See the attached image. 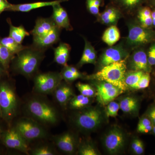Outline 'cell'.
Segmentation results:
<instances>
[{"mask_svg":"<svg viewBox=\"0 0 155 155\" xmlns=\"http://www.w3.org/2000/svg\"><path fill=\"white\" fill-rule=\"evenodd\" d=\"M44 51L32 46L27 47L14 57L11 64L12 69L25 77H31L37 72L44 58Z\"/></svg>","mask_w":155,"mask_h":155,"instance_id":"6da1fadb","label":"cell"},{"mask_svg":"<svg viewBox=\"0 0 155 155\" xmlns=\"http://www.w3.org/2000/svg\"><path fill=\"white\" fill-rule=\"evenodd\" d=\"M25 110L28 117L44 125H54L60 120L56 108L44 99L33 97L26 103Z\"/></svg>","mask_w":155,"mask_h":155,"instance_id":"7a4b0ae2","label":"cell"},{"mask_svg":"<svg viewBox=\"0 0 155 155\" xmlns=\"http://www.w3.org/2000/svg\"><path fill=\"white\" fill-rule=\"evenodd\" d=\"M0 79V108L2 120L11 125L17 116L19 101L13 83L10 81Z\"/></svg>","mask_w":155,"mask_h":155,"instance_id":"3957f363","label":"cell"},{"mask_svg":"<svg viewBox=\"0 0 155 155\" xmlns=\"http://www.w3.org/2000/svg\"><path fill=\"white\" fill-rule=\"evenodd\" d=\"M127 58L103 67L99 71L87 76V78L106 81L125 91L128 88L125 83Z\"/></svg>","mask_w":155,"mask_h":155,"instance_id":"277c9868","label":"cell"},{"mask_svg":"<svg viewBox=\"0 0 155 155\" xmlns=\"http://www.w3.org/2000/svg\"><path fill=\"white\" fill-rule=\"evenodd\" d=\"M104 120L102 110L100 108L91 106L78 110L72 118L75 126L85 132L96 130L102 124Z\"/></svg>","mask_w":155,"mask_h":155,"instance_id":"5b68a950","label":"cell"},{"mask_svg":"<svg viewBox=\"0 0 155 155\" xmlns=\"http://www.w3.org/2000/svg\"><path fill=\"white\" fill-rule=\"evenodd\" d=\"M155 42V30L142 27L139 22L132 23L128 28L127 43L132 48L145 47Z\"/></svg>","mask_w":155,"mask_h":155,"instance_id":"8992f818","label":"cell"},{"mask_svg":"<svg viewBox=\"0 0 155 155\" xmlns=\"http://www.w3.org/2000/svg\"><path fill=\"white\" fill-rule=\"evenodd\" d=\"M41 124L29 117L21 118L14 126L27 142L45 138L47 132Z\"/></svg>","mask_w":155,"mask_h":155,"instance_id":"52a82bcc","label":"cell"},{"mask_svg":"<svg viewBox=\"0 0 155 155\" xmlns=\"http://www.w3.org/2000/svg\"><path fill=\"white\" fill-rule=\"evenodd\" d=\"M63 80L61 73L58 72L38 74L34 80L35 91L41 94H51Z\"/></svg>","mask_w":155,"mask_h":155,"instance_id":"ba28073f","label":"cell"},{"mask_svg":"<svg viewBox=\"0 0 155 155\" xmlns=\"http://www.w3.org/2000/svg\"><path fill=\"white\" fill-rule=\"evenodd\" d=\"M127 137L124 131L117 126L108 130L103 139V144L107 151L111 154L122 152L126 144Z\"/></svg>","mask_w":155,"mask_h":155,"instance_id":"9c48e42d","label":"cell"},{"mask_svg":"<svg viewBox=\"0 0 155 155\" xmlns=\"http://www.w3.org/2000/svg\"><path fill=\"white\" fill-rule=\"evenodd\" d=\"M2 143L6 147L28 154L30 150L28 142L14 127H10L2 134L0 137Z\"/></svg>","mask_w":155,"mask_h":155,"instance_id":"30bf717a","label":"cell"},{"mask_svg":"<svg viewBox=\"0 0 155 155\" xmlns=\"http://www.w3.org/2000/svg\"><path fill=\"white\" fill-rule=\"evenodd\" d=\"M96 84L97 89V96L99 102L103 105L107 104L116 98L123 93L121 89L113 84L104 81H100Z\"/></svg>","mask_w":155,"mask_h":155,"instance_id":"8fae6325","label":"cell"},{"mask_svg":"<svg viewBox=\"0 0 155 155\" xmlns=\"http://www.w3.org/2000/svg\"><path fill=\"white\" fill-rule=\"evenodd\" d=\"M128 53L121 45L108 48L102 54L99 60L101 68L128 58Z\"/></svg>","mask_w":155,"mask_h":155,"instance_id":"7c38bea8","label":"cell"},{"mask_svg":"<svg viewBox=\"0 0 155 155\" xmlns=\"http://www.w3.org/2000/svg\"><path fill=\"white\" fill-rule=\"evenodd\" d=\"M52 139L57 147L65 153L72 154L77 150V139L71 132L68 131L54 136Z\"/></svg>","mask_w":155,"mask_h":155,"instance_id":"4fadbf2b","label":"cell"},{"mask_svg":"<svg viewBox=\"0 0 155 155\" xmlns=\"http://www.w3.org/2000/svg\"><path fill=\"white\" fill-rule=\"evenodd\" d=\"M129 68L133 71H141L150 73L153 68L147 60V51L145 47L137 48L132 54L129 63Z\"/></svg>","mask_w":155,"mask_h":155,"instance_id":"5bb4252c","label":"cell"},{"mask_svg":"<svg viewBox=\"0 0 155 155\" xmlns=\"http://www.w3.org/2000/svg\"><path fill=\"white\" fill-rule=\"evenodd\" d=\"M61 28L56 26L50 32L41 37H33L32 46L45 51L58 42L60 36Z\"/></svg>","mask_w":155,"mask_h":155,"instance_id":"9a60e30c","label":"cell"},{"mask_svg":"<svg viewBox=\"0 0 155 155\" xmlns=\"http://www.w3.org/2000/svg\"><path fill=\"white\" fill-rule=\"evenodd\" d=\"M68 0H56L51 2H37L27 3V4H10L8 8L6 9L5 11H14V12H28L39 8L47 6H52L61 3L66 2Z\"/></svg>","mask_w":155,"mask_h":155,"instance_id":"2e32d148","label":"cell"},{"mask_svg":"<svg viewBox=\"0 0 155 155\" xmlns=\"http://www.w3.org/2000/svg\"><path fill=\"white\" fill-rule=\"evenodd\" d=\"M53 12L52 19L59 28L71 31L73 28L69 20L67 11L61 6V4L53 6Z\"/></svg>","mask_w":155,"mask_h":155,"instance_id":"e0dca14e","label":"cell"},{"mask_svg":"<svg viewBox=\"0 0 155 155\" xmlns=\"http://www.w3.org/2000/svg\"><path fill=\"white\" fill-rule=\"evenodd\" d=\"M52 94L56 101L63 107H66L74 96L72 87L63 81L56 87Z\"/></svg>","mask_w":155,"mask_h":155,"instance_id":"ac0fdd59","label":"cell"},{"mask_svg":"<svg viewBox=\"0 0 155 155\" xmlns=\"http://www.w3.org/2000/svg\"><path fill=\"white\" fill-rule=\"evenodd\" d=\"M56 26L51 18H39L37 19L34 28L31 31L33 37H41L50 32Z\"/></svg>","mask_w":155,"mask_h":155,"instance_id":"d6986e66","label":"cell"},{"mask_svg":"<svg viewBox=\"0 0 155 155\" xmlns=\"http://www.w3.org/2000/svg\"><path fill=\"white\" fill-rule=\"evenodd\" d=\"M120 109L122 112L127 114L137 115L140 109V101L133 96L124 97L119 103Z\"/></svg>","mask_w":155,"mask_h":155,"instance_id":"ffe728a7","label":"cell"},{"mask_svg":"<svg viewBox=\"0 0 155 155\" xmlns=\"http://www.w3.org/2000/svg\"><path fill=\"white\" fill-rule=\"evenodd\" d=\"M70 50L71 48L69 45L65 43H61L58 47L54 49V61L59 65L64 67L67 66Z\"/></svg>","mask_w":155,"mask_h":155,"instance_id":"44dd1931","label":"cell"},{"mask_svg":"<svg viewBox=\"0 0 155 155\" xmlns=\"http://www.w3.org/2000/svg\"><path fill=\"white\" fill-rule=\"evenodd\" d=\"M85 45L83 54L78 64V66L82 67L85 64H95L96 63L97 52L91 43L84 38Z\"/></svg>","mask_w":155,"mask_h":155,"instance_id":"7402d4cb","label":"cell"},{"mask_svg":"<svg viewBox=\"0 0 155 155\" xmlns=\"http://www.w3.org/2000/svg\"><path fill=\"white\" fill-rule=\"evenodd\" d=\"M151 8L150 6H141L138 9V22L142 27L153 28Z\"/></svg>","mask_w":155,"mask_h":155,"instance_id":"603a6c76","label":"cell"},{"mask_svg":"<svg viewBox=\"0 0 155 155\" xmlns=\"http://www.w3.org/2000/svg\"><path fill=\"white\" fill-rule=\"evenodd\" d=\"M7 21L10 26L9 36L14 39L18 43L22 44V41L25 37L29 36V32L25 30L22 25L19 26L13 25L10 18H8Z\"/></svg>","mask_w":155,"mask_h":155,"instance_id":"cb8c5ba5","label":"cell"},{"mask_svg":"<svg viewBox=\"0 0 155 155\" xmlns=\"http://www.w3.org/2000/svg\"><path fill=\"white\" fill-rule=\"evenodd\" d=\"M120 38V31L118 27L114 25H111L107 28L102 37L103 41L110 47L119 41Z\"/></svg>","mask_w":155,"mask_h":155,"instance_id":"d4e9b609","label":"cell"},{"mask_svg":"<svg viewBox=\"0 0 155 155\" xmlns=\"http://www.w3.org/2000/svg\"><path fill=\"white\" fill-rule=\"evenodd\" d=\"M120 17V13L119 10L115 7H110L101 14L100 18L104 24L111 25L117 22Z\"/></svg>","mask_w":155,"mask_h":155,"instance_id":"484cf974","label":"cell"},{"mask_svg":"<svg viewBox=\"0 0 155 155\" xmlns=\"http://www.w3.org/2000/svg\"><path fill=\"white\" fill-rule=\"evenodd\" d=\"M92 97L80 94L72 97L69 101V106L72 109L80 110L90 106L92 102Z\"/></svg>","mask_w":155,"mask_h":155,"instance_id":"4316f807","label":"cell"},{"mask_svg":"<svg viewBox=\"0 0 155 155\" xmlns=\"http://www.w3.org/2000/svg\"><path fill=\"white\" fill-rule=\"evenodd\" d=\"M63 80L67 82L74 81L78 78H83V74L75 67L68 65L64 66L61 72Z\"/></svg>","mask_w":155,"mask_h":155,"instance_id":"83f0119b","label":"cell"},{"mask_svg":"<svg viewBox=\"0 0 155 155\" xmlns=\"http://www.w3.org/2000/svg\"><path fill=\"white\" fill-rule=\"evenodd\" d=\"M0 43L7 48L14 55L17 54L27 47L24 46L22 44L18 43L10 36L0 39Z\"/></svg>","mask_w":155,"mask_h":155,"instance_id":"f1b7e54d","label":"cell"},{"mask_svg":"<svg viewBox=\"0 0 155 155\" xmlns=\"http://www.w3.org/2000/svg\"><path fill=\"white\" fill-rule=\"evenodd\" d=\"M15 56V55L12 54L7 48L0 43V62L8 72L10 64Z\"/></svg>","mask_w":155,"mask_h":155,"instance_id":"f546056e","label":"cell"},{"mask_svg":"<svg viewBox=\"0 0 155 155\" xmlns=\"http://www.w3.org/2000/svg\"><path fill=\"white\" fill-rule=\"evenodd\" d=\"M116 2L122 9L132 11L138 10L143 3L147 2V0H116Z\"/></svg>","mask_w":155,"mask_h":155,"instance_id":"4dcf8cb0","label":"cell"},{"mask_svg":"<svg viewBox=\"0 0 155 155\" xmlns=\"http://www.w3.org/2000/svg\"><path fill=\"white\" fill-rule=\"evenodd\" d=\"M144 72L141 71L133 70L126 72L125 75V83L127 87L134 89Z\"/></svg>","mask_w":155,"mask_h":155,"instance_id":"1f68e13d","label":"cell"},{"mask_svg":"<svg viewBox=\"0 0 155 155\" xmlns=\"http://www.w3.org/2000/svg\"><path fill=\"white\" fill-rule=\"evenodd\" d=\"M78 154L80 155H98L99 153L95 147L88 142L82 143L78 146L77 149Z\"/></svg>","mask_w":155,"mask_h":155,"instance_id":"d6a6232c","label":"cell"},{"mask_svg":"<svg viewBox=\"0 0 155 155\" xmlns=\"http://www.w3.org/2000/svg\"><path fill=\"white\" fill-rule=\"evenodd\" d=\"M31 151V153L33 155H54L57 153L54 148L46 144L38 146Z\"/></svg>","mask_w":155,"mask_h":155,"instance_id":"836d02e7","label":"cell"},{"mask_svg":"<svg viewBox=\"0 0 155 155\" xmlns=\"http://www.w3.org/2000/svg\"><path fill=\"white\" fill-rule=\"evenodd\" d=\"M76 87L81 94L85 96L93 97L96 95L95 90L90 84L79 82L76 84Z\"/></svg>","mask_w":155,"mask_h":155,"instance_id":"e575fe53","label":"cell"},{"mask_svg":"<svg viewBox=\"0 0 155 155\" xmlns=\"http://www.w3.org/2000/svg\"><path fill=\"white\" fill-rule=\"evenodd\" d=\"M131 149L134 154H143L145 151L144 143L140 139L134 138L131 143Z\"/></svg>","mask_w":155,"mask_h":155,"instance_id":"d590c367","label":"cell"},{"mask_svg":"<svg viewBox=\"0 0 155 155\" xmlns=\"http://www.w3.org/2000/svg\"><path fill=\"white\" fill-rule=\"evenodd\" d=\"M119 109L120 106L119 103L115 101H112L107 104L106 110V115L108 117H116L118 115Z\"/></svg>","mask_w":155,"mask_h":155,"instance_id":"8d00e7d4","label":"cell"},{"mask_svg":"<svg viewBox=\"0 0 155 155\" xmlns=\"http://www.w3.org/2000/svg\"><path fill=\"white\" fill-rule=\"evenodd\" d=\"M150 80V73L144 72L134 89L142 90L147 88L149 86Z\"/></svg>","mask_w":155,"mask_h":155,"instance_id":"74e56055","label":"cell"},{"mask_svg":"<svg viewBox=\"0 0 155 155\" xmlns=\"http://www.w3.org/2000/svg\"><path fill=\"white\" fill-rule=\"evenodd\" d=\"M149 46L147 51V56L149 64L153 68V67H155V42Z\"/></svg>","mask_w":155,"mask_h":155,"instance_id":"f35d334b","label":"cell"},{"mask_svg":"<svg viewBox=\"0 0 155 155\" xmlns=\"http://www.w3.org/2000/svg\"><path fill=\"white\" fill-rule=\"evenodd\" d=\"M151 125L153 124L149 118L146 115H143L139 121L138 124L137 125V131H138L142 128Z\"/></svg>","mask_w":155,"mask_h":155,"instance_id":"ab89813d","label":"cell"},{"mask_svg":"<svg viewBox=\"0 0 155 155\" xmlns=\"http://www.w3.org/2000/svg\"><path fill=\"white\" fill-rule=\"evenodd\" d=\"M145 115L149 118L153 125H155V103L149 107Z\"/></svg>","mask_w":155,"mask_h":155,"instance_id":"60d3db41","label":"cell"},{"mask_svg":"<svg viewBox=\"0 0 155 155\" xmlns=\"http://www.w3.org/2000/svg\"><path fill=\"white\" fill-rule=\"evenodd\" d=\"M86 4L87 8L91 14L94 15L99 14V8L95 5L92 0H86Z\"/></svg>","mask_w":155,"mask_h":155,"instance_id":"b9f144b4","label":"cell"},{"mask_svg":"<svg viewBox=\"0 0 155 155\" xmlns=\"http://www.w3.org/2000/svg\"><path fill=\"white\" fill-rule=\"evenodd\" d=\"M10 4L7 0H0V15L8 8Z\"/></svg>","mask_w":155,"mask_h":155,"instance_id":"7bdbcfd3","label":"cell"},{"mask_svg":"<svg viewBox=\"0 0 155 155\" xmlns=\"http://www.w3.org/2000/svg\"><path fill=\"white\" fill-rule=\"evenodd\" d=\"M153 126V125H151L147 126L144 128H142L138 131L139 133L142 134H149L151 133L152 130Z\"/></svg>","mask_w":155,"mask_h":155,"instance_id":"ee69618b","label":"cell"},{"mask_svg":"<svg viewBox=\"0 0 155 155\" xmlns=\"http://www.w3.org/2000/svg\"><path fill=\"white\" fill-rule=\"evenodd\" d=\"M8 74V72L5 69L3 65L0 62V79Z\"/></svg>","mask_w":155,"mask_h":155,"instance_id":"f6af8a7d","label":"cell"},{"mask_svg":"<svg viewBox=\"0 0 155 155\" xmlns=\"http://www.w3.org/2000/svg\"><path fill=\"white\" fill-rule=\"evenodd\" d=\"M147 2L148 3L149 6L151 8L155 9V0H147Z\"/></svg>","mask_w":155,"mask_h":155,"instance_id":"bcb514c9","label":"cell"},{"mask_svg":"<svg viewBox=\"0 0 155 155\" xmlns=\"http://www.w3.org/2000/svg\"><path fill=\"white\" fill-rule=\"evenodd\" d=\"M152 18L153 20V28H155V9H153L152 11Z\"/></svg>","mask_w":155,"mask_h":155,"instance_id":"7dc6e473","label":"cell"},{"mask_svg":"<svg viewBox=\"0 0 155 155\" xmlns=\"http://www.w3.org/2000/svg\"><path fill=\"white\" fill-rule=\"evenodd\" d=\"M5 130L4 129L3 126H2V125H1V123H0V137H1V136L2 135V134L3 133V132H4Z\"/></svg>","mask_w":155,"mask_h":155,"instance_id":"c3c4849f","label":"cell"},{"mask_svg":"<svg viewBox=\"0 0 155 155\" xmlns=\"http://www.w3.org/2000/svg\"><path fill=\"white\" fill-rule=\"evenodd\" d=\"M151 133L153 135H155V125L153 126L152 130Z\"/></svg>","mask_w":155,"mask_h":155,"instance_id":"681fc988","label":"cell"},{"mask_svg":"<svg viewBox=\"0 0 155 155\" xmlns=\"http://www.w3.org/2000/svg\"><path fill=\"white\" fill-rule=\"evenodd\" d=\"M0 119H2V112H1V108H0Z\"/></svg>","mask_w":155,"mask_h":155,"instance_id":"f907efd6","label":"cell"},{"mask_svg":"<svg viewBox=\"0 0 155 155\" xmlns=\"http://www.w3.org/2000/svg\"><path fill=\"white\" fill-rule=\"evenodd\" d=\"M2 151H1V150H0V155L2 154Z\"/></svg>","mask_w":155,"mask_h":155,"instance_id":"816d5d0a","label":"cell"}]
</instances>
